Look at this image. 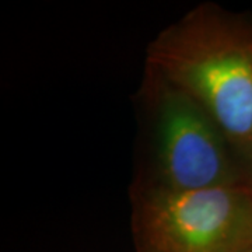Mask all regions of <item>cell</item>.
<instances>
[{
	"instance_id": "6da1fadb",
	"label": "cell",
	"mask_w": 252,
	"mask_h": 252,
	"mask_svg": "<svg viewBox=\"0 0 252 252\" xmlns=\"http://www.w3.org/2000/svg\"><path fill=\"white\" fill-rule=\"evenodd\" d=\"M147 67L206 109L241 158L252 140V24L200 4L150 42Z\"/></svg>"
},
{
	"instance_id": "7a4b0ae2",
	"label": "cell",
	"mask_w": 252,
	"mask_h": 252,
	"mask_svg": "<svg viewBox=\"0 0 252 252\" xmlns=\"http://www.w3.org/2000/svg\"><path fill=\"white\" fill-rule=\"evenodd\" d=\"M132 234L136 252H250L252 188L146 185L133 203Z\"/></svg>"
},
{
	"instance_id": "3957f363",
	"label": "cell",
	"mask_w": 252,
	"mask_h": 252,
	"mask_svg": "<svg viewBox=\"0 0 252 252\" xmlns=\"http://www.w3.org/2000/svg\"><path fill=\"white\" fill-rule=\"evenodd\" d=\"M154 95V181L177 190L247 185L240 158L213 117L187 93L149 73Z\"/></svg>"
},
{
	"instance_id": "277c9868",
	"label": "cell",
	"mask_w": 252,
	"mask_h": 252,
	"mask_svg": "<svg viewBox=\"0 0 252 252\" xmlns=\"http://www.w3.org/2000/svg\"><path fill=\"white\" fill-rule=\"evenodd\" d=\"M240 162H241V167H243L244 177H245V181H247V185L252 188V140L250 146L247 147V150L241 156Z\"/></svg>"
},
{
	"instance_id": "5b68a950",
	"label": "cell",
	"mask_w": 252,
	"mask_h": 252,
	"mask_svg": "<svg viewBox=\"0 0 252 252\" xmlns=\"http://www.w3.org/2000/svg\"><path fill=\"white\" fill-rule=\"evenodd\" d=\"M250 252H252V250H251V251H250Z\"/></svg>"
}]
</instances>
